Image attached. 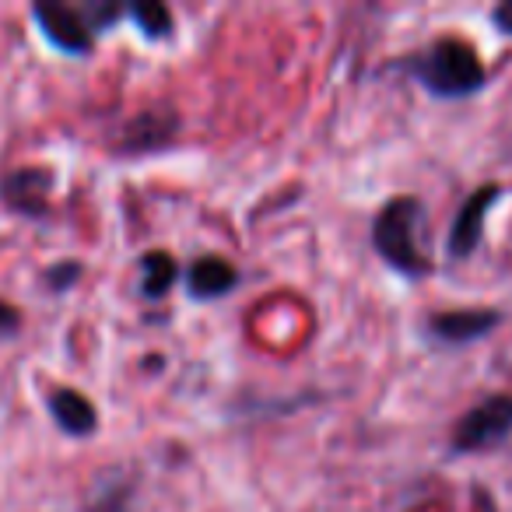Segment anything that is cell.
<instances>
[{
  "mask_svg": "<svg viewBox=\"0 0 512 512\" xmlns=\"http://www.w3.org/2000/svg\"><path fill=\"white\" fill-rule=\"evenodd\" d=\"M425 221V207L418 197H393L372 221V246L386 264L404 278H425L432 274V260L421 249L418 232Z\"/></svg>",
  "mask_w": 512,
  "mask_h": 512,
  "instance_id": "6da1fadb",
  "label": "cell"
},
{
  "mask_svg": "<svg viewBox=\"0 0 512 512\" xmlns=\"http://www.w3.org/2000/svg\"><path fill=\"white\" fill-rule=\"evenodd\" d=\"M411 74L439 99L474 95L488 81V71H484L477 50L470 43H463V39H439V43H432L421 57L411 60Z\"/></svg>",
  "mask_w": 512,
  "mask_h": 512,
  "instance_id": "7a4b0ae2",
  "label": "cell"
},
{
  "mask_svg": "<svg viewBox=\"0 0 512 512\" xmlns=\"http://www.w3.org/2000/svg\"><path fill=\"white\" fill-rule=\"evenodd\" d=\"M512 432V397L509 393H495V397L481 400L470 407L453 428V449L456 453H477L495 442H502Z\"/></svg>",
  "mask_w": 512,
  "mask_h": 512,
  "instance_id": "3957f363",
  "label": "cell"
},
{
  "mask_svg": "<svg viewBox=\"0 0 512 512\" xmlns=\"http://www.w3.org/2000/svg\"><path fill=\"white\" fill-rule=\"evenodd\" d=\"M32 18H36L39 32L46 36V43L57 46L67 57H88L95 50V32L88 29L85 15L78 4H64V0H43L32 4Z\"/></svg>",
  "mask_w": 512,
  "mask_h": 512,
  "instance_id": "277c9868",
  "label": "cell"
},
{
  "mask_svg": "<svg viewBox=\"0 0 512 512\" xmlns=\"http://www.w3.org/2000/svg\"><path fill=\"white\" fill-rule=\"evenodd\" d=\"M53 183H57V176L46 165H18V169L0 176V200L22 218H46Z\"/></svg>",
  "mask_w": 512,
  "mask_h": 512,
  "instance_id": "5b68a950",
  "label": "cell"
},
{
  "mask_svg": "<svg viewBox=\"0 0 512 512\" xmlns=\"http://www.w3.org/2000/svg\"><path fill=\"white\" fill-rule=\"evenodd\" d=\"M179 134V116L176 109H144L134 120L123 127L120 141H116V155L127 158H141V155H155L165 151Z\"/></svg>",
  "mask_w": 512,
  "mask_h": 512,
  "instance_id": "8992f818",
  "label": "cell"
},
{
  "mask_svg": "<svg viewBox=\"0 0 512 512\" xmlns=\"http://www.w3.org/2000/svg\"><path fill=\"white\" fill-rule=\"evenodd\" d=\"M183 281H186V295H190L193 302H218V299H225L228 292H235L242 278L232 260L204 253L186 267Z\"/></svg>",
  "mask_w": 512,
  "mask_h": 512,
  "instance_id": "52a82bcc",
  "label": "cell"
},
{
  "mask_svg": "<svg viewBox=\"0 0 512 512\" xmlns=\"http://www.w3.org/2000/svg\"><path fill=\"white\" fill-rule=\"evenodd\" d=\"M498 197H502V186L488 183L470 193L467 204L460 207V214H456V221H453V232H449V253H453L456 260H463V256H470L481 246L484 218H488L491 204H495Z\"/></svg>",
  "mask_w": 512,
  "mask_h": 512,
  "instance_id": "ba28073f",
  "label": "cell"
},
{
  "mask_svg": "<svg viewBox=\"0 0 512 512\" xmlns=\"http://www.w3.org/2000/svg\"><path fill=\"white\" fill-rule=\"evenodd\" d=\"M46 411H50L53 425L71 439H88V435L99 432V407L71 386H57V390L46 393Z\"/></svg>",
  "mask_w": 512,
  "mask_h": 512,
  "instance_id": "9c48e42d",
  "label": "cell"
},
{
  "mask_svg": "<svg viewBox=\"0 0 512 512\" xmlns=\"http://www.w3.org/2000/svg\"><path fill=\"white\" fill-rule=\"evenodd\" d=\"M498 320L502 316L495 309H449V313H435L428 320V334L442 344H470L495 330Z\"/></svg>",
  "mask_w": 512,
  "mask_h": 512,
  "instance_id": "30bf717a",
  "label": "cell"
},
{
  "mask_svg": "<svg viewBox=\"0 0 512 512\" xmlns=\"http://www.w3.org/2000/svg\"><path fill=\"white\" fill-rule=\"evenodd\" d=\"M179 281V264L169 249H148L141 256V295L148 302H158L176 288Z\"/></svg>",
  "mask_w": 512,
  "mask_h": 512,
  "instance_id": "8fae6325",
  "label": "cell"
},
{
  "mask_svg": "<svg viewBox=\"0 0 512 512\" xmlns=\"http://www.w3.org/2000/svg\"><path fill=\"white\" fill-rule=\"evenodd\" d=\"M127 18L137 25V32L148 43H162V39H172V32H176V18L158 0H134V4H127Z\"/></svg>",
  "mask_w": 512,
  "mask_h": 512,
  "instance_id": "7c38bea8",
  "label": "cell"
},
{
  "mask_svg": "<svg viewBox=\"0 0 512 512\" xmlns=\"http://www.w3.org/2000/svg\"><path fill=\"white\" fill-rule=\"evenodd\" d=\"M78 8H81L88 29H92L95 36H102V32H113L116 25L127 18V4H116V0H85V4H78Z\"/></svg>",
  "mask_w": 512,
  "mask_h": 512,
  "instance_id": "4fadbf2b",
  "label": "cell"
},
{
  "mask_svg": "<svg viewBox=\"0 0 512 512\" xmlns=\"http://www.w3.org/2000/svg\"><path fill=\"white\" fill-rule=\"evenodd\" d=\"M81 274H85V267H81L78 260H57L43 278H46V288H50V292H71V288L81 281Z\"/></svg>",
  "mask_w": 512,
  "mask_h": 512,
  "instance_id": "5bb4252c",
  "label": "cell"
},
{
  "mask_svg": "<svg viewBox=\"0 0 512 512\" xmlns=\"http://www.w3.org/2000/svg\"><path fill=\"white\" fill-rule=\"evenodd\" d=\"M22 330V313L11 302L0 299V337H15Z\"/></svg>",
  "mask_w": 512,
  "mask_h": 512,
  "instance_id": "9a60e30c",
  "label": "cell"
},
{
  "mask_svg": "<svg viewBox=\"0 0 512 512\" xmlns=\"http://www.w3.org/2000/svg\"><path fill=\"white\" fill-rule=\"evenodd\" d=\"M491 22H495L498 32L512 36V0H505V4H498V8L491 11Z\"/></svg>",
  "mask_w": 512,
  "mask_h": 512,
  "instance_id": "2e32d148",
  "label": "cell"
}]
</instances>
